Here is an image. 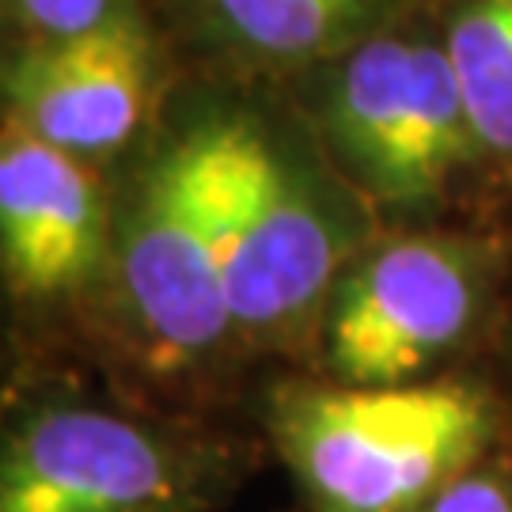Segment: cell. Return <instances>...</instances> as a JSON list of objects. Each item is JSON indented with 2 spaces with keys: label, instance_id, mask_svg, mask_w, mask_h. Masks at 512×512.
<instances>
[{
  "label": "cell",
  "instance_id": "obj_6",
  "mask_svg": "<svg viewBox=\"0 0 512 512\" xmlns=\"http://www.w3.org/2000/svg\"><path fill=\"white\" fill-rule=\"evenodd\" d=\"M327 133L368 202L421 213L482 160L444 42L368 38L327 95Z\"/></svg>",
  "mask_w": 512,
  "mask_h": 512
},
{
  "label": "cell",
  "instance_id": "obj_11",
  "mask_svg": "<svg viewBox=\"0 0 512 512\" xmlns=\"http://www.w3.org/2000/svg\"><path fill=\"white\" fill-rule=\"evenodd\" d=\"M31 42H73L137 12L133 0H8Z\"/></svg>",
  "mask_w": 512,
  "mask_h": 512
},
{
  "label": "cell",
  "instance_id": "obj_9",
  "mask_svg": "<svg viewBox=\"0 0 512 512\" xmlns=\"http://www.w3.org/2000/svg\"><path fill=\"white\" fill-rule=\"evenodd\" d=\"M482 160L512 164V0H463L444 31Z\"/></svg>",
  "mask_w": 512,
  "mask_h": 512
},
{
  "label": "cell",
  "instance_id": "obj_2",
  "mask_svg": "<svg viewBox=\"0 0 512 512\" xmlns=\"http://www.w3.org/2000/svg\"><path fill=\"white\" fill-rule=\"evenodd\" d=\"M236 114L202 118L145 160L114 202L110 277L133 346L156 372H194L232 342L224 243Z\"/></svg>",
  "mask_w": 512,
  "mask_h": 512
},
{
  "label": "cell",
  "instance_id": "obj_8",
  "mask_svg": "<svg viewBox=\"0 0 512 512\" xmlns=\"http://www.w3.org/2000/svg\"><path fill=\"white\" fill-rule=\"evenodd\" d=\"M114 202L88 164L4 118L0 258L8 289L31 304L73 300L110 266Z\"/></svg>",
  "mask_w": 512,
  "mask_h": 512
},
{
  "label": "cell",
  "instance_id": "obj_10",
  "mask_svg": "<svg viewBox=\"0 0 512 512\" xmlns=\"http://www.w3.org/2000/svg\"><path fill=\"white\" fill-rule=\"evenodd\" d=\"M232 46L266 61L315 57L357 35L376 0H205Z\"/></svg>",
  "mask_w": 512,
  "mask_h": 512
},
{
  "label": "cell",
  "instance_id": "obj_5",
  "mask_svg": "<svg viewBox=\"0 0 512 512\" xmlns=\"http://www.w3.org/2000/svg\"><path fill=\"white\" fill-rule=\"evenodd\" d=\"M494 293V251L467 236H399L368 243L330 289L315 349L319 380L406 387L448 376L475 338Z\"/></svg>",
  "mask_w": 512,
  "mask_h": 512
},
{
  "label": "cell",
  "instance_id": "obj_4",
  "mask_svg": "<svg viewBox=\"0 0 512 512\" xmlns=\"http://www.w3.org/2000/svg\"><path fill=\"white\" fill-rule=\"evenodd\" d=\"M365 247L346 190L236 114L224 243L232 338L293 346L319 330L330 289Z\"/></svg>",
  "mask_w": 512,
  "mask_h": 512
},
{
  "label": "cell",
  "instance_id": "obj_12",
  "mask_svg": "<svg viewBox=\"0 0 512 512\" xmlns=\"http://www.w3.org/2000/svg\"><path fill=\"white\" fill-rule=\"evenodd\" d=\"M418 512H512V456H486Z\"/></svg>",
  "mask_w": 512,
  "mask_h": 512
},
{
  "label": "cell",
  "instance_id": "obj_3",
  "mask_svg": "<svg viewBox=\"0 0 512 512\" xmlns=\"http://www.w3.org/2000/svg\"><path fill=\"white\" fill-rule=\"evenodd\" d=\"M236 475L224 440L42 395L4 425L0 512H209Z\"/></svg>",
  "mask_w": 512,
  "mask_h": 512
},
{
  "label": "cell",
  "instance_id": "obj_1",
  "mask_svg": "<svg viewBox=\"0 0 512 512\" xmlns=\"http://www.w3.org/2000/svg\"><path fill=\"white\" fill-rule=\"evenodd\" d=\"M262 421L311 512H418L494 456L505 429L497 395L467 376L406 387L285 380Z\"/></svg>",
  "mask_w": 512,
  "mask_h": 512
},
{
  "label": "cell",
  "instance_id": "obj_7",
  "mask_svg": "<svg viewBox=\"0 0 512 512\" xmlns=\"http://www.w3.org/2000/svg\"><path fill=\"white\" fill-rule=\"evenodd\" d=\"M152 95L141 12L73 42H27L4 65V118L80 164L129 145Z\"/></svg>",
  "mask_w": 512,
  "mask_h": 512
}]
</instances>
